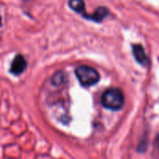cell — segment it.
Segmentation results:
<instances>
[{
  "label": "cell",
  "instance_id": "6da1fadb",
  "mask_svg": "<svg viewBox=\"0 0 159 159\" xmlns=\"http://www.w3.org/2000/svg\"><path fill=\"white\" fill-rule=\"evenodd\" d=\"M102 105L110 110H120L125 103V97L123 92L116 88H112L104 91L102 96Z\"/></svg>",
  "mask_w": 159,
  "mask_h": 159
},
{
  "label": "cell",
  "instance_id": "7a4b0ae2",
  "mask_svg": "<svg viewBox=\"0 0 159 159\" xmlns=\"http://www.w3.org/2000/svg\"><path fill=\"white\" fill-rule=\"evenodd\" d=\"M75 75L80 84L84 87L93 86L100 79L99 73L94 68L88 65H80L76 67Z\"/></svg>",
  "mask_w": 159,
  "mask_h": 159
},
{
  "label": "cell",
  "instance_id": "3957f363",
  "mask_svg": "<svg viewBox=\"0 0 159 159\" xmlns=\"http://www.w3.org/2000/svg\"><path fill=\"white\" fill-rule=\"evenodd\" d=\"M26 67H27V61H26L25 58L22 55L19 54L14 58V60L10 65V73L15 75H19L22 72H24Z\"/></svg>",
  "mask_w": 159,
  "mask_h": 159
},
{
  "label": "cell",
  "instance_id": "277c9868",
  "mask_svg": "<svg viewBox=\"0 0 159 159\" xmlns=\"http://www.w3.org/2000/svg\"><path fill=\"white\" fill-rule=\"evenodd\" d=\"M133 54H134V57L136 59V61L143 65V66H146L149 62V59L143 49V48L140 45H134L133 46Z\"/></svg>",
  "mask_w": 159,
  "mask_h": 159
},
{
  "label": "cell",
  "instance_id": "5b68a950",
  "mask_svg": "<svg viewBox=\"0 0 159 159\" xmlns=\"http://www.w3.org/2000/svg\"><path fill=\"white\" fill-rule=\"evenodd\" d=\"M109 14L108 9L105 7H99L91 16H89L88 19L93 20L95 21H101L103 19H105V17Z\"/></svg>",
  "mask_w": 159,
  "mask_h": 159
},
{
  "label": "cell",
  "instance_id": "8992f818",
  "mask_svg": "<svg viewBox=\"0 0 159 159\" xmlns=\"http://www.w3.org/2000/svg\"><path fill=\"white\" fill-rule=\"evenodd\" d=\"M69 6L73 10L78 13H84L86 10V6L83 0H69Z\"/></svg>",
  "mask_w": 159,
  "mask_h": 159
},
{
  "label": "cell",
  "instance_id": "52a82bcc",
  "mask_svg": "<svg viewBox=\"0 0 159 159\" xmlns=\"http://www.w3.org/2000/svg\"><path fill=\"white\" fill-rule=\"evenodd\" d=\"M52 83L55 85V86H59V85H61V83L64 81V76H63V74L61 73V72H58L56 73L53 77H52Z\"/></svg>",
  "mask_w": 159,
  "mask_h": 159
},
{
  "label": "cell",
  "instance_id": "ba28073f",
  "mask_svg": "<svg viewBox=\"0 0 159 159\" xmlns=\"http://www.w3.org/2000/svg\"><path fill=\"white\" fill-rule=\"evenodd\" d=\"M157 148H158L159 150V137L157 138Z\"/></svg>",
  "mask_w": 159,
  "mask_h": 159
}]
</instances>
